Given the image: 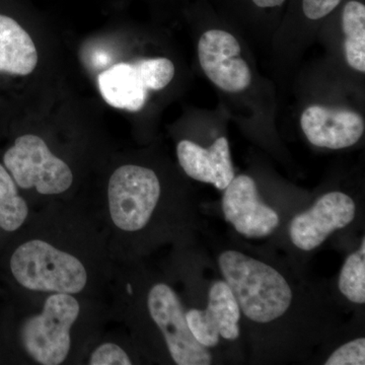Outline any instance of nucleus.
<instances>
[{"mask_svg":"<svg viewBox=\"0 0 365 365\" xmlns=\"http://www.w3.org/2000/svg\"><path fill=\"white\" fill-rule=\"evenodd\" d=\"M216 263L237 299L255 362L304 361L339 333L336 300L287 259L232 245L218 250Z\"/></svg>","mask_w":365,"mask_h":365,"instance_id":"nucleus-1","label":"nucleus"},{"mask_svg":"<svg viewBox=\"0 0 365 365\" xmlns=\"http://www.w3.org/2000/svg\"><path fill=\"white\" fill-rule=\"evenodd\" d=\"M7 259L9 276L28 294L104 299L116 261L97 210L55 201L33 208Z\"/></svg>","mask_w":365,"mask_h":365,"instance_id":"nucleus-2","label":"nucleus"},{"mask_svg":"<svg viewBox=\"0 0 365 365\" xmlns=\"http://www.w3.org/2000/svg\"><path fill=\"white\" fill-rule=\"evenodd\" d=\"M96 210L115 261L144 260L167 245L187 248L198 227L189 196L169 188L157 170L140 163L116 168L105 203Z\"/></svg>","mask_w":365,"mask_h":365,"instance_id":"nucleus-3","label":"nucleus"},{"mask_svg":"<svg viewBox=\"0 0 365 365\" xmlns=\"http://www.w3.org/2000/svg\"><path fill=\"white\" fill-rule=\"evenodd\" d=\"M109 294L112 318L123 322L143 359L160 364H215L212 351L192 335L186 307L172 281L144 260L116 261Z\"/></svg>","mask_w":365,"mask_h":365,"instance_id":"nucleus-4","label":"nucleus"},{"mask_svg":"<svg viewBox=\"0 0 365 365\" xmlns=\"http://www.w3.org/2000/svg\"><path fill=\"white\" fill-rule=\"evenodd\" d=\"M26 295L30 307L16 328L24 357L38 365L83 364L112 318L107 302L59 292Z\"/></svg>","mask_w":365,"mask_h":365,"instance_id":"nucleus-5","label":"nucleus"},{"mask_svg":"<svg viewBox=\"0 0 365 365\" xmlns=\"http://www.w3.org/2000/svg\"><path fill=\"white\" fill-rule=\"evenodd\" d=\"M4 165L19 188L33 192L36 199L42 200L40 206L61 201L73 187L71 165L35 134L18 137L4 153Z\"/></svg>","mask_w":365,"mask_h":365,"instance_id":"nucleus-6","label":"nucleus"},{"mask_svg":"<svg viewBox=\"0 0 365 365\" xmlns=\"http://www.w3.org/2000/svg\"><path fill=\"white\" fill-rule=\"evenodd\" d=\"M356 215V202L349 194L327 192L311 207L292 218L288 225L289 241L299 251L313 252L338 230L352 225Z\"/></svg>","mask_w":365,"mask_h":365,"instance_id":"nucleus-7","label":"nucleus"},{"mask_svg":"<svg viewBox=\"0 0 365 365\" xmlns=\"http://www.w3.org/2000/svg\"><path fill=\"white\" fill-rule=\"evenodd\" d=\"M186 321L194 338L209 350L242 337L241 311L232 289L223 279L211 283L205 309H187Z\"/></svg>","mask_w":365,"mask_h":365,"instance_id":"nucleus-8","label":"nucleus"},{"mask_svg":"<svg viewBox=\"0 0 365 365\" xmlns=\"http://www.w3.org/2000/svg\"><path fill=\"white\" fill-rule=\"evenodd\" d=\"M223 216L235 232L248 239H263L279 227V213L259 196L253 178L248 175L235 177L223 190Z\"/></svg>","mask_w":365,"mask_h":365,"instance_id":"nucleus-9","label":"nucleus"},{"mask_svg":"<svg viewBox=\"0 0 365 365\" xmlns=\"http://www.w3.org/2000/svg\"><path fill=\"white\" fill-rule=\"evenodd\" d=\"M242 48L227 31L209 30L197 46L199 62L209 81L227 93H241L251 85V69L241 57Z\"/></svg>","mask_w":365,"mask_h":365,"instance_id":"nucleus-10","label":"nucleus"},{"mask_svg":"<svg viewBox=\"0 0 365 365\" xmlns=\"http://www.w3.org/2000/svg\"><path fill=\"white\" fill-rule=\"evenodd\" d=\"M300 126L309 143L333 150L351 148L362 138L365 131L364 117L359 113L318 105L304 110Z\"/></svg>","mask_w":365,"mask_h":365,"instance_id":"nucleus-11","label":"nucleus"},{"mask_svg":"<svg viewBox=\"0 0 365 365\" xmlns=\"http://www.w3.org/2000/svg\"><path fill=\"white\" fill-rule=\"evenodd\" d=\"M177 157L187 176L195 181L211 184L220 191L235 179L227 137L216 139L208 148L193 141L181 140L177 145Z\"/></svg>","mask_w":365,"mask_h":365,"instance_id":"nucleus-12","label":"nucleus"},{"mask_svg":"<svg viewBox=\"0 0 365 365\" xmlns=\"http://www.w3.org/2000/svg\"><path fill=\"white\" fill-rule=\"evenodd\" d=\"M98 86L105 102L116 109L138 112L148 100V88L137 61L121 62L101 72Z\"/></svg>","mask_w":365,"mask_h":365,"instance_id":"nucleus-13","label":"nucleus"},{"mask_svg":"<svg viewBox=\"0 0 365 365\" xmlns=\"http://www.w3.org/2000/svg\"><path fill=\"white\" fill-rule=\"evenodd\" d=\"M38 64L35 43L14 19L0 14V72L28 76Z\"/></svg>","mask_w":365,"mask_h":365,"instance_id":"nucleus-14","label":"nucleus"},{"mask_svg":"<svg viewBox=\"0 0 365 365\" xmlns=\"http://www.w3.org/2000/svg\"><path fill=\"white\" fill-rule=\"evenodd\" d=\"M32 210L14 178L0 163V230L16 234L28 222Z\"/></svg>","mask_w":365,"mask_h":365,"instance_id":"nucleus-15","label":"nucleus"},{"mask_svg":"<svg viewBox=\"0 0 365 365\" xmlns=\"http://www.w3.org/2000/svg\"><path fill=\"white\" fill-rule=\"evenodd\" d=\"M342 30L345 36L344 50L348 66L365 72V6L361 2H347L342 13Z\"/></svg>","mask_w":365,"mask_h":365,"instance_id":"nucleus-16","label":"nucleus"},{"mask_svg":"<svg viewBox=\"0 0 365 365\" xmlns=\"http://www.w3.org/2000/svg\"><path fill=\"white\" fill-rule=\"evenodd\" d=\"M143 357L132 342L130 336L102 334L86 354L83 364L132 365L143 364Z\"/></svg>","mask_w":365,"mask_h":365,"instance_id":"nucleus-17","label":"nucleus"},{"mask_svg":"<svg viewBox=\"0 0 365 365\" xmlns=\"http://www.w3.org/2000/svg\"><path fill=\"white\" fill-rule=\"evenodd\" d=\"M338 290L350 304H365V239L362 237L359 248L345 259L339 277Z\"/></svg>","mask_w":365,"mask_h":365,"instance_id":"nucleus-18","label":"nucleus"},{"mask_svg":"<svg viewBox=\"0 0 365 365\" xmlns=\"http://www.w3.org/2000/svg\"><path fill=\"white\" fill-rule=\"evenodd\" d=\"M137 64L148 91L163 90L174 78V63L165 57L139 60Z\"/></svg>","mask_w":365,"mask_h":365,"instance_id":"nucleus-19","label":"nucleus"},{"mask_svg":"<svg viewBox=\"0 0 365 365\" xmlns=\"http://www.w3.org/2000/svg\"><path fill=\"white\" fill-rule=\"evenodd\" d=\"M325 365H364L365 338L364 336L343 343L323 362Z\"/></svg>","mask_w":365,"mask_h":365,"instance_id":"nucleus-20","label":"nucleus"},{"mask_svg":"<svg viewBox=\"0 0 365 365\" xmlns=\"http://www.w3.org/2000/svg\"><path fill=\"white\" fill-rule=\"evenodd\" d=\"M342 0H302V11L309 20L325 18L339 6Z\"/></svg>","mask_w":365,"mask_h":365,"instance_id":"nucleus-21","label":"nucleus"},{"mask_svg":"<svg viewBox=\"0 0 365 365\" xmlns=\"http://www.w3.org/2000/svg\"><path fill=\"white\" fill-rule=\"evenodd\" d=\"M257 6L260 9H273L282 6L285 0H252Z\"/></svg>","mask_w":365,"mask_h":365,"instance_id":"nucleus-22","label":"nucleus"}]
</instances>
